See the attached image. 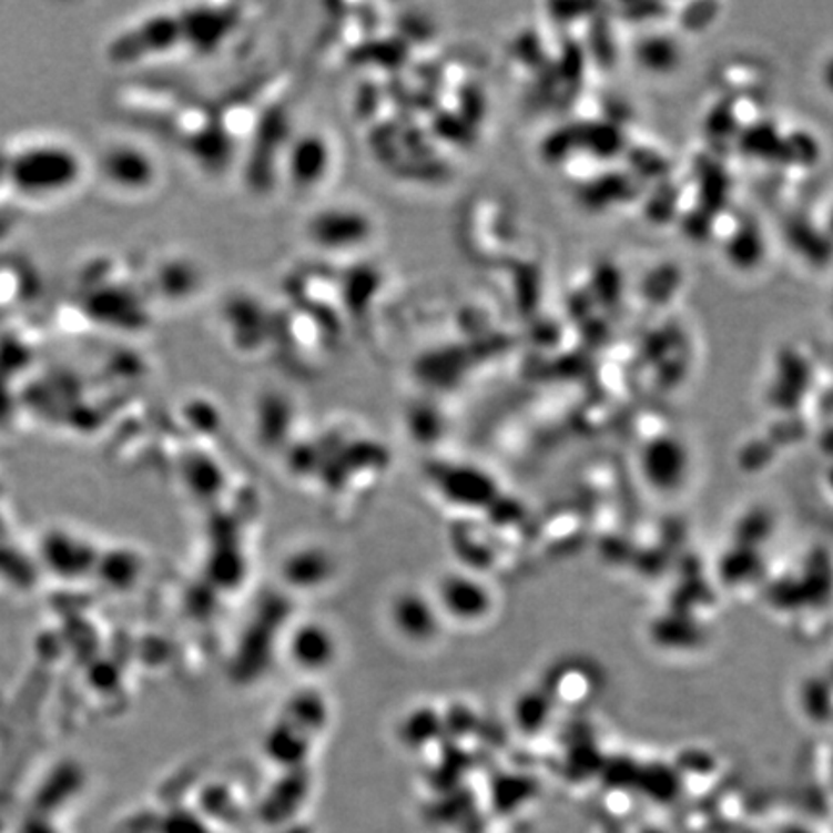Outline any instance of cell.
I'll return each mask as SVG.
<instances>
[{
    "label": "cell",
    "instance_id": "cell-7",
    "mask_svg": "<svg viewBox=\"0 0 833 833\" xmlns=\"http://www.w3.org/2000/svg\"><path fill=\"white\" fill-rule=\"evenodd\" d=\"M832 228H833V214H832Z\"/></svg>",
    "mask_w": 833,
    "mask_h": 833
},
{
    "label": "cell",
    "instance_id": "cell-5",
    "mask_svg": "<svg viewBox=\"0 0 833 833\" xmlns=\"http://www.w3.org/2000/svg\"><path fill=\"white\" fill-rule=\"evenodd\" d=\"M728 251L735 265L746 268L759 263L760 255H762V242L754 230L741 228L738 236L731 240Z\"/></svg>",
    "mask_w": 833,
    "mask_h": 833
},
{
    "label": "cell",
    "instance_id": "cell-4",
    "mask_svg": "<svg viewBox=\"0 0 833 833\" xmlns=\"http://www.w3.org/2000/svg\"><path fill=\"white\" fill-rule=\"evenodd\" d=\"M637 57L641 60L642 67L654 70V72H668V70L675 67L678 49L673 47L670 39L650 38L644 39L639 44Z\"/></svg>",
    "mask_w": 833,
    "mask_h": 833
},
{
    "label": "cell",
    "instance_id": "cell-3",
    "mask_svg": "<svg viewBox=\"0 0 833 833\" xmlns=\"http://www.w3.org/2000/svg\"><path fill=\"white\" fill-rule=\"evenodd\" d=\"M741 145L746 153L752 156H764V159H775L783 155V138L775 132L774 125L756 124L751 130H746Z\"/></svg>",
    "mask_w": 833,
    "mask_h": 833
},
{
    "label": "cell",
    "instance_id": "cell-2",
    "mask_svg": "<svg viewBox=\"0 0 833 833\" xmlns=\"http://www.w3.org/2000/svg\"><path fill=\"white\" fill-rule=\"evenodd\" d=\"M82 546L67 535H59L44 542V558L51 561L59 573H78L82 569Z\"/></svg>",
    "mask_w": 833,
    "mask_h": 833
},
{
    "label": "cell",
    "instance_id": "cell-1",
    "mask_svg": "<svg viewBox=\"0 0 833 833\" xmlns=\"http://www.w3.org/2000/svg\"><path fill=\"white\" fill-rule=\"evenodd\" d=\"M12 182L23 193L30 195H51L64 192L80 176V163L67 149L33 148L26 149L12 163Z\"/></svg>",
    "mask_w": 833,
    "mask_h": 833
},
{
    "label": "cell",
    "instance_id": "cell-6",
    "mask_svg": "<svg viewBox=\"0 0 833 833\" xmlns=\"http://www.w3.org/2000/svg\"><path fill=\"white\" fill-rule=\"evenodd\" d=\"M824 82H826L827 89L833 93V57L827 60L826 68H824Z\"/></svg>",
    "mask_w": 833,
    "mask_h": 833
}]
</instances>
